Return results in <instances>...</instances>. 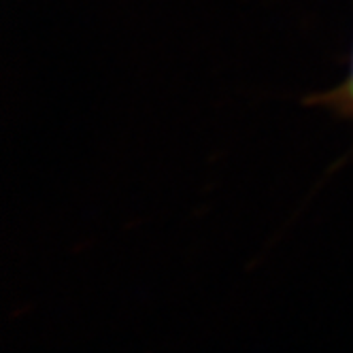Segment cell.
Here are the masks:
<instances>
[{
    "label": "cell",
    "mask_w": 353,
    "mask_h": 353,
    "mask_svg": "<svg viewBox=\"0 0 353 353\" xmlns=\"http://www.w3.org/2000/svg\"><path fill=\"white\" fill-rule=\"evenodd\" d=\"M311 105L323 107L327 111H332L345 119H353V52H351V62H349V72L347 77L332 90H327L325 94H319L309 100Z\"/></svg>",
    "instance_id": "6da1fadb"
}]
</instances>
